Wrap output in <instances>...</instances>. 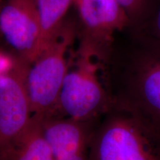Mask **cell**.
Returning <instances> with one entry per match:
<instances>
[{
    "mask_svg": "<svg viewBox=\"0 0 160 160\" xmlns=\"http://www.w3.org/2000/svg\"><path fill=\"white\" fill-rule=\"evenodd\" d=\"M128 36L124 47L113 42L105 62L111 105L139 116L160 131V45Z\"/></svg>",
    "mask_w": 160,
    "mask_h": 160,
    "instance_id": "6da1fadb",
    "label": "cell"
},
{
    "mask_svg": "<svg viewBox=\"0 0 160 160\" xmlns=\"http://www.w3.org/2000/svg\"><path fill=\"white\" fill-rule=\"evenodd\" d=\"M94 130L90 160H160V131L127 110L111 105Z\"/></svg>",
    "mask_w": 160,
    "mask_h": 160,
    "instance_id": "7a4b0ae2",
    "label": "cell"
},
{
    "mask_svg": "<svg viewBox=\"0 0 160 160\" xmlns=\"http://www.w3.org/2000/svg\"><path fill=\"white\" fill-rule=\"evenodd\" d=\"M73 37V30L62 25L53 39L28 65L25 83L33 116L44 119L57 110L68 71L66 53Z\"/></svg>",
    "mask_w": 160,
    "mask_h": 160,
    "instance_id": "3957f363",
    "label": "cell"
},
{
    "mask_svg": "<svg viewBox=\"0 0 160 160\" xmlns=\"http://www.w3.org/2000/svg\"><path fill=\"white\" fill-rule=\"evenodd\" d=\"M80 49L77 65L68 68L64 79L57 110L69 119L90 122L104 114L111 107V101L98 73L99 66L94 62L97 56Z\"/></svg>",
    "mask_w": 160,
    "mask_h": 160,
    "instance_id": "277c9868",
    "label": "cell"
},
{
    "mask_svg": "<svg viewBox=\"0 0 160 160\" xmlns=\"http://www.w3.org/2000/svg\"><path fill=\"white\" fill-rule=\"evenodd\" d=\"M77 3L83 27L81 48L105 62L117 33L131 28L129 18L117 0H77Z\"/></svg>",
    "mask_w": 160,
    "mask_h": 160,
    "instance_id": "5b68a950",
    "label": "cell"
},
{
    "mask_svg": "<svg viewBox=\"0 0 160 160\" xmlns=\"http://www.w3.org/2000/svg\"><path fill=\"white\" fill-rule=\"evenodd\" d=\"M28 65L19 58L0 74V148L17 139L33 117L25 83Z\"/></svg>",
    "mask_w": 160,
    "mask_h": 160,
    "instance_id": "8992f818",
    "label": "cell"
},
{
    "mask_svg": "<svg viewBox=\"0 0 160 160\" xmlns=\"http://www.w3.org/2000/svg\"><path fill=\"white\" fill-rule=\"evenodd\" d=\"M0 31L20 59L31 63L39 54L37 0H7L0 11Z\"/></svg>",
    "mask_w": 160,
    "mask_h": 160,
    "instance_id": "52a82bcc",
    "label": "cell"
},
{
    "mask_svg": "<svg viewBox=\"0 0 160 160\" xmlns=\"http://www.w3.org/2000/svg\"><path fill=\"white\" fill-rule=\"evenodd\" d=\"M89 122L69 118L42 119L44 135L53 160H90L94 130Z\"/></svg>",
    "mask_w": 160,
    "mask_h": 160,
    "instance_id": "ba28073f",
    "label": "cell"
},
{
    "mask_svg": "<svg viewBox=\"0 0 160 160\" xmlns=\"http://www.w3.org/2000/svg\"><path fill=\"white\" fill-rule=\"evenodd\" d=\"M0 160H53L43 133L42 118L33 116L27 128L0 148Z\"/></svg>",
    "mask_w": 160,
    "mask_h": 160,
    "instance_id": "9c48e42d",
    "label": "cell"
},
{
    "mask_svg": "<svg viewBox=\"0 0 160 160\" xmlns=\"http://www.w3.org/2000/svg\"><path fill=\"white\" fill-rule=\"evenodd\" d=\"M73 1L74 0H37L41 26L39 53L57 34L63 25V18Z\"/></svg>",
    "mask_w": 160,
    "mask_h": 160,
    "instance_id": "30bf717a",
    "label": "cell"
},
{
    "mask_svg": "<svg viewBox=\"0 0 160 160\" xmlns=\"http://www.w3.org/2000/svg\"><path fill=\"white\" fill-rule=\"evenodd\" d=\"M127 31L137 39L160 45V0H156L141 23Z\"/></svg>",
    "mask_w": 160,
    "mask_h": 160,
    "instance_id": "8fae6325",
    "label": "cell"
},
{
    "mask_svg": "<svg viewBox=\"0 0 160 160\" xmlns=\"http://www.w3.org/2000/svg\"><path fill=\"white\" fill-rule=\"evenodd\" d=\"M131 22V28L141 23L148 14L156 0H117ZM129 28V29H130Z\"/></svg>",
    "mask_w": 160,
    "mask_h": 160,
    "instance_id": "7c38bea8",
    "label": "cell"
},
{
    "mask_svg": "<svg viewBox=\"0 0 160 160\" xmlns=\"http://www.w3.org/2000/svg\"><path fill=\"white\" fill-rule=\"evenodd\" d=\"M15 61H11L5 56L0 54V74L6 73L13 67Z\"/></svg>",
    "mask_w": 160,
    "mask_h": 160,
    "instance_id": "4fadbf2b",
    "label": "cell"
}]
</instances>
